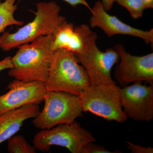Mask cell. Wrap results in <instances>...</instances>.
<instances>
[{
  "label": "cell",
  "mask_w": 153,
  "mask_h": 153,
  "mask_svg": "<svg viewBox=\"0 0 153 153\" xmlns=\"http://www.w3.org/2000/svg\"><path fill=\"white\" fill-rule=\"evenodd\" d=\"M54 35L42 36L18 47L12 57L13 67L8 75L25 82L47 81L55 51L52 44Z\"/></svg>",
  "instance_id": "cell-1"
},
{
  "label": "cell",
  "mask_w": 153,
  "mask_h": 153,
  "mask_svg": "<svg viewBox=\"0 0 153 153\" xmlns=\"http://www.w3.org/2000/svg\"><path fill=\"white\" fill-rule=\"evenodd\" d=\"M33 21L13 33L4 32L0 35V48L5 52L32 42L42 36L55 35L66 19L60 14L61 8L55 1L40 2Z\"/></svg>",
  "instance_id": "cell-2"
},
{
  "label": "cell",
  "mask_w": 153,
  "mask_h": 153,
  "mask_svg": "<svg viewBox=\"0 0 153 153\" xmlns=\"http://www.w3.org/2000/svg\"><path fill=\"white\" fill-rule=\"evenodd\" d=\"M83 45L81 52L75 55L87 72L90 85L117 83L111 76L113 66L119 62L116 50L113 48L102 51L96 44L97 36L89 25H79Z\"/></svg>",
  "instance_id": "cell-3"
},
{
  "label": "cell",
  "mask_w": 153,
  "mask_h": 153,
  "mask_svg": "<svg viewBox=\"0 0 153 153\" xmlns=\"http://www.w3.org/2000/svg\"><path fill=\"white\" fill-rule=\"evenodd\" d=\"M74 53L65 49L55 51L45 85L47 90L79 95L90 85L86 71Z\"/></svg>",
  "instance_id": "cell-4"
},
{
  "label": "cell",
  "mask_w": 153,
  "mask_h": 153,
  "mask_svg": "<svg viewBox=\"0 0 153 153\" xmlns=\"http://www.w3.org/2000/svg\"><path fill=\"white\" fill-rule=\"evenodd\" d=\"M44 101L43 110L32 122L36 128L46 129L58 125L72 123L76 118L82 116L78 96L47 90Z\"/></svg>",
  "instance_id": "cell-5"
},
{
  "label": "cell",
  "mask_w": 153,
  "mask_h": 153,
  "mask_svg": "<svg viewBox=\"0 0 153 153\" xmlns=\"http://www.w3.org/2000/svg\"><path fill=\"white\" fill-rule=\"evenodd\" d=\"M120 88L117 83L90 85L79 96L82 111L123 123L128 118L120 102Z\"/></svg>",
  "instance_id": "cell-6"
},
{
  "label": "cell",
  "mask_w": 153,
  "mask_h": 153,
  "mask_svg": "<svg viewBox=\"0 0 153 153\" xmlns=\"http://www.w3.org/2000/svg\"><path fill=\"white\" fill-rule=\"evenodd\" d=\"M95 141L91 132L75 121L41 130L34 137L33 144L36 150L44 152H49L52 146H57L66 148L72 153H82L85 145Z\"/></svg>",
  "instance_id": "cell-7"
},
{
  "label": "cell",
  "mask_w": 153,
  "mask_h": 153,
  "mask_svg": "<svg viewBox=\"0 0 153 153\" xmlns=\"http://www.w3.org/2000/svg\"><path fill=\"white\" fill-rule=\"evenodd\" d=\"M114 48L120 57L114 74L119 84L125 87L133 82L153 83V53L135 56L127 52L121 44H117Z\"/></svg>",
  "instance_id": "cell-8"
},
{
  "label": "cell",
  "mask_w": 153,
  "mask_h": 153,
  "mask_svg": "<svg viewBox=\"0 0 153 153\" xmlns=\"http://www.w3.org/2000/svg\"><path fill=\"white\" fill-rule=\"evenodd\" d=\"M141 82L120 88L121 104L128 118L150 122L153 119V83L146 85Z\"/></svg>",
  "instance_id": "cell-9"
},
{
  "label": "cell",
  "mask_w": 153,
  "mask_h": 153,
  "mask_svg": "<svg viewBox=\"0 0 153 153\" xmlns=\"http://www.w3.org/2000/svg\"><path fill=\"white\" fill-rule=\"evenodd\" d=\"M89 27L101 29L106 36L124 35L142 39L146 44L153 45V29L144 31L125 24L117 17L111 16L105 10L101 1L96 2L90 11Z\"/></svg>",
  "instance_id": "cell-10"
},
{
  "label": "cell",
  "mask_w": 153,
  "mask_h": 153,
  "mask_svg": "<svg viewBox=\"0 0 153 153\" xmlns=\"http://www.w3.org/2000/svg\"><path fill=\"white\" fill-rule=\"evenodd\" d=\"M7 89L9 91L0 96V115L29 103L40 104L47 91L44 82L16 79L10 82Z\"/></svg>",
  "instance_id": "cell-11"
},
{
  "label": "cell",
  "mask_w": 153,
  "mask_h": 153,
  "mask_svg": "<svg viewBox=\"0 0 153 153\" xmlns=\"http://www.w3.org/2000/svg\"><path fill=\"white\" fill-rule=\"evenodd\" d=\"M39 104L29 103L0 115V144L13 136L25 121L35 118L40 112Z\"/></svg>",
  "instance_id": "cell-12"
},
{
  "label": "cell",
  "mask_w": 153,
  "mask_h": 153,
  "mask_svg": "<svg viewBox=\"0 0 153 153\" xmlns=\"http://www.w3.org/2000/svg\"><path fill=\"white\" fill-rule=\"evenodd\" d=\"M83 45L82 34L79 26L66 21L61 25L54 35L52 49L54 51L65 49L76 55L81 52Z\"/></svg>",
  "instance_id": "cell-13"
},
{
  "label": "cell",
  "mask_w": 153,
  "mask_h": 153,
  "mask_svg": "<svg viewBox=\"0 0 153 153\" xmlns=\"http://www.w3.org/2000/svg\"><path fill=\"white\" fill-rule=\"evenodd\" d=\"M16 1L5 0L3 2H0V35L9 26H21L24 25V22L17 20L14 16L17 9Z\"/></svg>",
  "instance_id": "cell-14"
},
{
  "label": "cell",
  "mask_w": 153,
  "mask_h": 153,
  "mask_svg": "<svg viewBox=\"0 0 153 153\" xmlns=\"http://www.w3.org/2000/svg\"><path fill=\"white\" fill-rule=\"evenodd\" d=\"M7 150L10 153H35L36 150L28 143L25 137L14 135L7 140Z\"/></svg>",
  "instance_id": "cell-15"
},
{
  "label": "cell",
  "mask_w": 153,
  "mask_h": 153,
  "mask_svg": "<svg viewBox=\"0 0 153 153\" xmlns=\"http://www.w3.org/2000/svg\"><path fill=\"white\" fill-rule=\"evenodd\" d=\"M115 2L125 8L134 19L141 18L146 10L141 0H115Z\"/></svg>",
  "instance_id": "cell-16"
},
{
  "label": "cell",
  "mask_w": 153,
  "mask_h": 153,
  "mask_svg": "<svg viewBox=\"0 0 153 153\" xmlns=\"http://www.w3.org/2000/svg\"><path fill=\"white\" fill-rule=\"evenodd\" d=\"M111 152L105 147L94 144L93 142L88 143L83 148L82 153H114L117 152Z\"/></svg>",
  "instance_id": "cell-17"
},
{
  "label": "cell",
  "mask_w": 153,
  "mask_h": 153,
  "mask_svg": "<svg viewBox=\"0 0 153 153\" xmlns=\"http://www.w3.org/2000/svg\"><path fill=\"white\" fill-rule=\"evenodd\" d=\"M126 145L131 153H153V148L151 147H146L139 145L134 144L129 141H127Z\"/></svg>",
  "instance_id": "cell-18"
},
{
  "label": "cell",
  "mask_w": 153,
  "mask_h": 153,
  "mask_svg": "<svg viewBox=\"0 0 153 153\" xmlns=\"http://www.w3.org/2000/svg\"><path fill=\"white\" fill-rule=\"evenodd\" d=\"M13 67L12 57L8 56L5 57L2 60L0 61V71L10 69Z\"/></svg>",
  "instance_id": "cell-19"
},
{
  "label": "cell",
  "mask_w": 153,
  "mask_h": 153,
  "mask_svg": "<svg viewBox=\"0 0 153 153\" xmlns=\"http://www.w3.org/2000/svg\"><path fill=\"white\" fill-rule=\"evenodd\" d=\"M63 1L66 2L72 7H75L79 5H82L87 7L89 10L90 11L91 10V7L86 0H63Z\"/></svg>",
  "instance_id": "cell-20"
},
{
  "label": "cell",
  "mask_w": 153,
  "mask_h": 153,
  "mask_svg": "<svg viewBox=\"0 0 153 153\" xmlns=\"http://www.w3.org/2000/svg\"><path fill=\"white\" fill-rule=\"evenodd\" d=\"M101 2L107 11H109L112 8L115 2V0H101Z\"/></svg>",
  "instance_id": "cell-21"
},
{
  "label": "cell",
  "mask_w": 153,
  "mask_h": 153,
  "mask_svg": "<svg viewBox=\"0 0 153 153\" xmlns=\"http://www.w3.org/2000/svg\"><path fill=\"white\" fill-rule=\"evenodd\" d=\"M143 3L145 9L153 8V0H141Z\"/></svg>",
  "instance_id": "cell-22"
},
{
  "label": "cell",
  "mask_w": 153,
  "mask_h": 153,
  "mask_svg": "<svg viewBox=\"0 0 153 153\" xmlns=\"http://www.w3.org/2000/svg\"><path fill=\"white\" fill-rule=\"evenodd\" d=\"M1 0H0V2H1Z\"/></svg>",
  "instance_id": "cell-23"
}]
</instances>
